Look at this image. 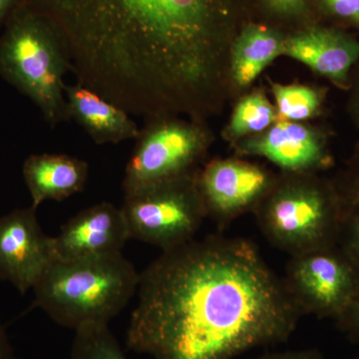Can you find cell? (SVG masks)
<instances>
[{"instance_id": "obj_1", "label": "cell", "mask_w": 359, "mask_h": 359, "mask_svg": "<svg viewBox=\"0 0 359 359\" xmlns=\"http://www.w3.org/2000/svg\"><path fill=\"white\" fill-rule=\"evenodd\" d=\"M62 34L71 71L146 119L195 115L223 95L245 0H23Z\"/></svg>"}, {"instance_id": "obj_2", "label": "cell", "mask_w": 359, "mask_h": 359, "mask_svg": "<svg viewBox=\"0 0 359 359\" xmlns=\"http://www.w3.org/2000/svg\"><path fill=\"white\" fill-rule=\"evenodd\" d=\"M126 344L153 359H233L283 344L302 313L256 245L209 236L140 273Z\"/></svg>"}, {"instance_id": "obj_3", "label": "cell", "mask_w": 359, "mask_h": 359, "mask_svg": "<svg viewBox=\"0 0 359 359\" xmlns=\"http://www.w3.org/2000/svg\"><path fill=\"white\" fill-rule=\"evenodd\" d=\"M140 273L120 254L52 262L33 287V306L61 327L108 325L138 290Z\"/></svg>"}, {"instance_id": "obj_4", "label": "cell", "mask_w": 359, "mask_h": 359, "mask_svg": "<svg viewBox=\"0 0 359 359\" xmlns=\"http://www.w3.org/2000/svg\"><path fill=\"white\" fill-rule=\"evenodd\" d=\"M68 70L70 55L62 34L48 18L23 1L0 36V75L55 127L68 119L63 82Z\"/></svg>"}, {"instance_id": "obj_5", "label": "cell", "mask_w": 359, "mask_h": 359, "mask_svg": "<svg viewBox=\"0 0 359 359\" xmlns=\"http://www.w3.org/2000/svg\"><path fill=\"white\" fill-rule=\"evenodd\" d=\"M252 215L266 240L292 257L337 245L344 208L320 174L280 173Z\"/></svg>"}, {"instance_id": "obj_6", "label": "cell", "mask_w": 359, "mask_h": 359, "mask_svg": "<svg viewBox=\"0 0 359 359\" xmlns=\"http://www.w3.org/2000/svg\"><path fill=\"white\" fill-rule=\"evenodd\" d=\"M212 143L205 121L179 116L148 119L125 169L124 193L196 173Z\"/></svg>"}, {"instance_id": "obj_7", "label": "cell", "mask_w": 359, "mask_h": 359, "mask_svg": "<svg viewBox=\"0 0 359 359\" xmlns=\"http://www.w3.org/2000/svg\"><path fill=\"white\" fill-rule=\"evenodd\" d=\"M198 172L125 194L121 210L130 238L156 245L162 252L194 240L207 218Z\"/></svg>"}, {"instance_id": "obj_8", "label": "cell", "mask_w": 359, "mask_h": 359, "mask_svg": "<svg viewBox=\"0 0 359 359\" xmlns=\"http://www.w3.org/2000/svg\"><path fill=\"white\" fill-rule=\"evenodd\" d=\"M302 316L337 320L359 287V271L337 245L290 257L282 278Z\"/></svg>"}, {"instance_id": "obj_9", "label": "cell", "mask_w": 359, "mask_h": 359, "mask_svg": "<svg viewBox=\"0 0 359 359\" xmlns=\"http://www.w3.org/2000/svg\"><path fill=\"white\" fill-rule=\"evenodd\" d=\"M278 175L244 157L214 159L201 168L198 188L207 217L219 226L254 212Z\"/></svg>"}, {"instance_id": "obj_10", "label": "cell", "mask_w": 359, "mask_h": 359, "mask_svg": "<svg viewBox=\"0 0 359 359\" xmlns=\"http://www.w3.org/2000/svg\"><path fill=\"white\" fill-rule=\"evenodd\" d=\"M231 146L238 157L264 158L280 173L320 174L334 163L327 136L306 122L278 120Z\"/></svg>"}, {"instance_id": "obj_11", "label": "cell", "mask_w": 359, "mask_h": 359, "mask_svg": "<svg viewBox=\"0 0 359 359\" xmlns=\"http://www.w3.org/2000/svg\"><path fill=\"white\" fill-rule=\"evenodd\" d=\"M32 205L0 217V280L21 294L33 289L55 261L53 238L45 235Z\"/></svg>"}, {"instance_id": "obj_12", "label": "cell", "mask_w": 359, "mask_h": 359, "mask_svg": "<svg viewBox=\"0 0 359 359\" xmlns=\"http://www.w3.org/2000/svg\"><path fill=\"white\" fill-rule=\"evenodd\" d=\"M131 240L121 208L100 203L73 217L53 238L56 259H78L120 254Z\"/></svg>"}, {"instance_id": "obj_13", "label": "cell", "mask_w": 359, "mask_h": 359, "mask_svg": "<svg viewBox=\"0 0 359 359\" xmlns=\"http://www.w3.org/2000/svg\"><path fill=\"white\" fill-rule=\"evenodd\" d=\"M282 56L294 59L340 88L359 60V42L351 35L325 27H309L285 36Z\"/></svg>"}, {"instance_id": "obj_14", "label": "cell", "mask_w": 359, "mask_h": 359, "mask_svg": "<svg viewBox=\"0 0 359 359\" xmlns=\"http://www.w3.org/2000/svg\"><path fill=\"white\" fill-rule=\"evenodd\" d=\"M68 119L74 120L97 144L136 140L140 129L120 106L81 84L65 85Z\"/></svg>"}, {"instance_id": "obj_15", "label": "cell", "mask_w": 359, "mask_h": 359, "mask_svg": "<svg viewBox=\"0 0 359 359\" xmlns=\"http://www.w3.org/2000/svg\"><path fill=\"white\" fill-rule=\"evenodd\" d=\"M285 35L259 23L245 22L233 39L229 57L231 91L245 92L273 61L282 56Z\"/></svg>"}, {"instance_id": "obj_16", "label": "cell", "mask_w": 359, "mask_h": 359, "mask_svg": "<svg viewBox=\"0 0 359 359\" xmlns=\"http://www.w3.org/2000/svg\"><path fill=\"white\" fill-rule=\"evenodd\" d=\"M88 173L85 161L63 154L32 155L22 167L23 179L35 209L45 201H62L81 192Z\"/></svg>"}, {"instance_id": "obj_17", "label": "cell", "mask_w": 359, "mask_h": 359, "mask_svg": "<svg viewBox=\"0 0 359 359\" xmlns=\"http://www.w3.org/2000/svg\"><path fill=\"white\" fill-rule=\"evenodd\" d=\"M278 121L275 105L263 90L254 89L241 97L223 132L224 140L237 142L262 133Z\"/></svg>"}, {"instance_id": "obj_18", "label": "cell", "mask_w": 359, "mask_h": 359, "mask_svg": "<svg viewBox=\"0 0 359 359\" xmlns=\"http://www.w3.org/2000/svg\"><path fill=\"white\" fill-rule=\"evenodd\" d=\"M280 121L306 122L320 115L325 94L304 84H282L269 81Z\"/></svg>"}, {"instance_id": "obj_19", "label": "cell", "mask_w": 359, "mask_h": 359, "mask_svg": "<svg viewBox=\"0 0 359 359\" xmlns=\"http://www.w3.org/2000/svg\"><path fill=\"white\" fill-rule=\"evenodd\" d=\"M70 359H128L108 325H90L75 330Z\"/></svg>"}, {"instance_id": "obj_20", "label": "cell", "mask_w": 359, "mask_h": 359, "mask_svg": "<svg viewBox=\"0 0 359 359\" xmlns=\"http://www.w3.org/2000/svg\"><path fill=\"white\" fill-rule=\"evenodd\" d=\"M337 245L359 271V204L344 212Z\"/></svg>"}, {"instance_id": "obj_21", "label": "cell", "mask_w": 359, "mask_h": 359, "mask_svg": "<svg viewBox=\"0 0 359 359\" xmlns=\"http://www.w3.org/2000/svg\"><path fill=\"white\" fill-rule=\"evenodd\" d=\"M334 183L339 192L344 212L359 204V149Z\"/></svg>"}, {"instance_id": "obj_22", "label": "cell", "mask_w": 359, "mask_h": 359, "mask_svg": "<svg viewBox=\"0 0 359 359\" xmlns=\"http://www.w3.org/2000/svg\"><path fill=\"white\" fill-rule=\"evenodd\" d=\"M334 321L347 339L353 344H359V287L347 308Z\"/></svg>"}, {"instance_id": "obj_23", "label": "cell", "mask_w": 359, "mask_h": 359, "mask_svg": "<svg viewBox=\"0 0 359 359\" xmlns=\"http://www.w3.org/2000/svg\"><path fill=\"white\" fill-rule=\"evenodd\" d=\"M269 11L283 18H294L306 11V0H264Z\"/></svg>"}, {"instance_id": "obj_24", "label": "cell", "mask_w": 359, "mask_h": 359, "mask_svg": "<svg viewBox=\"0 0 359 359\" xmlns=\"http://www.w3.org/2000/svg\"><path fill=\"white\" fill-rule=\"evenodd\" d=\"M327 11L359 25V0H321Z\"/></svg>"}, {"instance_id": "obj_25", "label": "cell", "mask_w": 359, "mask_h": 359, "mask_svg": "<svg viewBox=\"0 0 359 359\" xmlns=\"http://www.w3.org/2000/svg\"><path fill=\"white\" fill-rule=\"evenodd\" d=\"M252 359H327L321 351L316 348L287 351L283 353H273L257 356Z\"/></svg>"}, {"instance_id": "obj_26", "label": "cell", "mask_w": 359, "mask_h": 359, "mask_svg": "<svg viewBox=\"0 0 359 359\" xmlns=\"http://www.w3.org/2000/svg\"><path fill=\"white\" fill-rule=\"evenodd\" d=\"M0 359H15L13 344L9 340L6 327L0 325Z\"/></svg>"}, {"instance_id": "obj_27", "label": "cell", "mask_w": 359, "mask_h": 359, "mask_svg": "<svg viewBox=\"0 0 359 359\" xmlns=\"http://www.w3.org/2000/svg\"><path fill=\"white\" fill-rule=\"evenodd\" d=\"M22 2L23 0H0V26L6 25L11 13Z\"/></svg>"}, {"instance_id": "obj_28", "label": "cell", "mask_w": 359, "mask_h": 359, "mask_svg": "<svg viewBox=\"0 0 359 359\" xmlns=\"http://www.w3.org/2000/svg\"><path fill=\"white\" fill-rule=\"evenodd\" d=\"M353 110L356 119L359 121V83L358 86L356 87L355 94H354L353 97Z\"/></svg>"}, {"instance_id": "obj_29", "label": "cell", "mask_w": 359, "mask_h": 359, "mask_svg": "<svg viewBox=\"0 0 359 359\" xmlns=\"http://www.w3.org/2000/svg\"><path fill=\"white\" fill-rule=\"evenodd\" d=\"M353 359H359V353L358 354V355L354 356Z\"/></svg>"}]
</instances>
